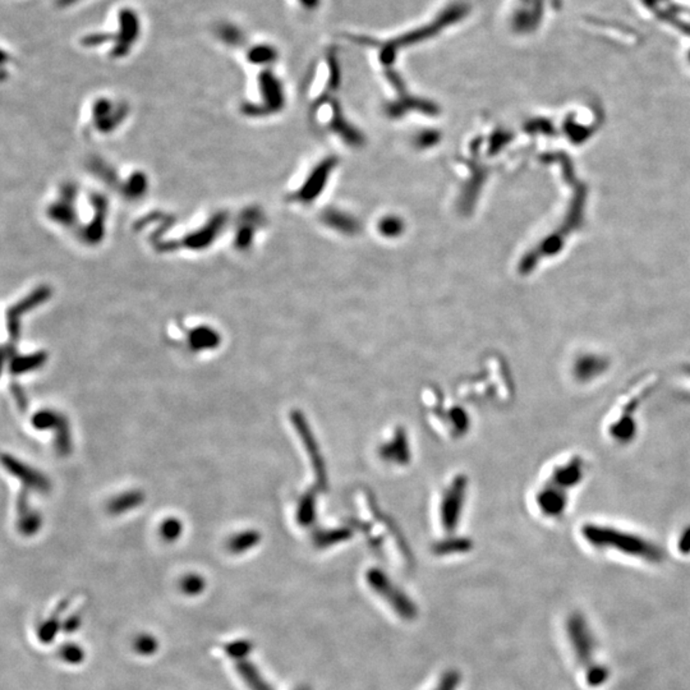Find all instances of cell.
I'll return each instance as SVG.
<instances>
[{"instance_id": "cell-14", "label": "cell", "mask_w": 690, "mask_h": 690, "mask_svg": "<svg viewBox=\"0 0 690 690\" xmlns=\"http://www.w3.org/2000/svg\"><path fill=\"white\" fill-rule=\"evenodd\" d=\"M133 648L137 654H141V656H153V654L157 652V648H159V642L157 639L155 638L154 635L148 634V633H142L140 635H137L134 642H133Z\"/></svg>"}, {"instance_id": "cell-21", "label": "cell", "mask_w": 690, "mask_h": 690, "mask_svg": "<svg viewBox=\"0 0 690 690\" xmlns=\"http://www.w3.org/2000/svg\"><path fill=\"white\" fill-rule=\"evenodd\" d=\"M182 532V524L176 519H168L162 524V536L167 541H176Z\"/></svg>"}, {"instance_id": "cell-3", "label": "cell", "mask_w": 690, "mask_h": 690, "mask_svg": "<svg viewBox=\"0 0 690 690\" xmlns=\"http://www.w3.org/2000/svg\"><path fill=\"white\" fill-rule=\"evenodd\" d=\"M368 582L374 592L381 596L399 617H403L404 620H413L417 617L418 611L416 605L400 589L393 586L383 574L372 572L368 577Z\"/></svg>"}, {"instance_id": "cell-6", "label": "cell", "mask_w": 690, "mask_h": 690, "mask_svg": "<svg viewBox=\"0 0 690 690\" xmlns=\"http://www.w3.org/2000/svg\"><path fill=\"white\" fill-rule=\"evenodd\" d=\"M34 425L37 428H55L57 430V446L59 451L66 454L71 450V441L66 419L52 411H41L34 417Z\"/></svg>"}, {"instance_id": "cell-18", "label": "cell", "mask_w": 690, "mask_h": 690, "mask_svg": "<svg viewBox=\"0 0 690 690\" xmlns=\"http://www.w3.org/2000/svg\"><path fill=\"white\" fill-rule=\"evenodd\" d=\"M224 651L233 661H235L239 659L248 657V654L252 651V645L248 640H235L224 647Z\"/></svg>"}, {"instance_id": "cell-15", "label": "cell", "mask_w": 690, "mask_h": 690, "mask_svg": "<svg viewBox=\"0 0 690 690\" xmlns=\"http://www.w3.org/2000/svg\"><path fill=\"white\" fill-rule=\"evenodd\" d=\"M258 542V535L255 532H244L238 536H234L229 541V550L233 554H241L250 550L252 546Z\"/></svg>"}, {"instance_id": "cell-11", "label": "cell", "mask_w": 690, "mask_h": 690, "mask_svg": "<svg viewBox=\"0 0 690 690\" xmlns=\"http://www.w3.org/2000/svg\"><path fill=\"white\" fill-rule=\"evenodd\" d=\"M276 49L272 48V45L260 44L251 48L247 52V59L252 64L267 66L276 59Z\"/></svg>"}, {"instance_id": "cell-9", "label": "cell", "mask_w": 690, "mask_h": 690, "mask_svg": "<svg viewBox=\"0 0 690 690\" xmlns=\"http://www.w3.org/2000/svg\"><path fill=\"white\" fill-rule=\"evenodd\" d=\"M219 343H220L219 334L207 326L197 328V329L192 330L191 334H190V344L196 351L213 349V348H216Z\"/></svg>"}, {"instance_id": "cell-12", "label": "cell", "mask_w": 690, "mask_h": 690, "mask_svg": "<svg viewBox=\"0 0 690 690\" xmlns=\"http://www.w3.org/2000/svg\"><path fill=\"white\" fill-rule=\"evenodd\" d=\"M66 603L68 601H64L59 606L58 610L55 611L54 617H49L44 624L41 625L38 628V639L40 642L43 643H50L55 638L57 633H58L59 628H60V623H59V614L63 612V610L66 609Z\"/></svg>"}, {"instance_id": "cell-23", "label": "cell", "mask_w": 690, "mask_h": 690, "mask_svg": "<svg viewBox=\"0 0 690 690\" xmlns=\"http://www.w3.org/2000/svg\"><path fill=\"white\" fill-rule=\"evenodd\" d=\"M297 1L306 10H315L321 4V0H297Z\"/></svg>"}, {"instance_id": "cell-13", "label": "cell", "mask_w": 690, "mask_h": 690, "mask_svg": "<svg viewBox=\"0 0 690 690\" xmlns=\"http://www.w3.org/2000/svg\"><path fill=\"white\" fill-rule=\"evenodd\" d=\"M143 501L142 493L139 491L128 492L122 496H119L111 504V510L113 513H123L132 507L140 505Z\"/></svg>"}, {"instance_id": "cell-5", "label": "cell", "mask_w": 690, "mask_h": 690, "mask_svg": "<svg viewBox=\"0 0 690 690\" xmlns=\"http://www.w3.org/2000/svg\"><path fill=\"white\" fill-rule=\"evenodd\" d=\"M587 538L592 544H606L610 542H617L614 547L619 551L624 552H632L634 555H645L651 558H657L656 552L651 546H648L646 542L633 538L632 536L623 535L617 530H611L607 528H597V526H592V528L587 532ZM612 547V549H614Z\"/></svg>"}, {"instance_id": "cell-2", "label": "cell", "mask_w": 690, "mask_h": 690, "mask_svg": "<svg viewBox=\"0 0 690 690\" xmlns=\"http://www.w3.org/2000/svg\"><path fill=\"white\" fill-rule=\"evenodd\" d=\"M127 106L122 101L115 103L106 96L97 97L88 109V118H85V125L91 132L99 136H108L119 129L125 123Z\"/></svg>"}, {"instance_id": "cell-4", "label": "cell", "mask_w": 690, "mask_h": 690, "mask_svg": "<svg viewBox=\"0 0 690 690\" xmlns=\"http://www.w3.org/2000/svg\"><path fill=\"white\" fill-rule=\"evenodd\" d=\"M118 23L119 29L111 38L114 46L111 48V54L113 58H125L140 37L141 23L137 13L129 8H125L119 12Z\"/></svg>"}, {"instance_id": "cell-24", "label": "cell", "mask_w": 690, "mask_h": 690, "mask_svg": "<svg viewBox=\"0 0 690 690\" xmlns=\"http://www.w3.org/2000/svg\"><path fill=\"white\" fill-rule=\"evenodd\" d=\"M78 0H58L59 7H68L69 4H73Z\"/></svg>"}, {"instance_id": "cell-16", "label": "cell", "mask_w": 690, "mask_h": 690, "mask_svg": "<svg viewBox=\"0 0 690 690\" xmlns=\"http://www.w3.org/2000/svg\"><path fill=\"white\" fill-rule=\"evenodd\" d=\"M179 587L182 589V592L187 596H197L204 592L206 582L199 574H187L181 580Z\"/></svg>"}, {"instance_id": "cell-22", "label": "cell", "mask_w": 690, "mask_h": 690, "mask_svg": "<svg viewBox=\"0 0 690 690\" xmlns=\"http://www.w3.org/2000/svg\"><path fill=\"white\" fill-rule=\"evenodd\" d=\"M80 625H81V617H78V615H74V617H71L68 620H66L62 624V628H63V631L66 633H73L78 629Z\"/></svg>"}, {"instance_id": "cell-25", "label": "cell", "mask_w": 690, "mask_h": 690, "mask_svg": "<svg viewBox=\"0 0 690 690\" xmlns=\"http://www.w3.org/2000/svg\"><path fill=\"white\" fill-rule=\"evenodd\" d=\"M301 690H306V689H301Z\"/></svg>"}, {"instance_id": "cell-1", "label": "cell", "mask_w": 690, "mask_h": 690, "mask_svg": "<svg viewBox=\"0 0 690 690\" xmlns=\"http://www.w3.org/2000/svg\"><path fill=\"white\" fill-rule=\"evenodd\" d=\"M468 12H470V8L467 7V4H462V3L451 4L450 7L444 9L440 15H437L432 22L423 24L419 29L408 31L402 36L383 45V49L381 50L382 60L385 63H391L399 48L405 46V45L414 44V43H421V41H425L430 37L437 35L441 31L448 29L449 26L462 21L463 18L468 15Z\"/></svg>"}, {"instance_id": "cell-17", "label": "cell", "mask_w": 690, "mask_h": 690, "mask_svg": "<svg viewBox=\"0 0 690 690\" xmlns=\"http://www.w3.org/2000/svg\"><path fill=\"white\" fill-rule=\"evenodd\" d=\"M59 656L63 661L69 663V665H78V663L83 662L85 651H83V648L74 645V643H66L64 646L60 647Z\"/></svg>"}, {"instance_id": "cell-7", "label": "cell", "mask_w": 690, "mask_h": 690, "mask_svg": "<svg viewBox=\"0 0 690 690\" xmlns=\"http://www.w3.org/2000/svg\"><path fill=\"white\" fill-rule=\"evenodd\" d=\"M3 463L9 472H12L17 477L21 478L24 484H29V487L31 488H36L38 491H44V490L49 488V482L43 474H40V473H37L36 470L17 462L12 456H3Z\"/></svg>"}, {"instance_id": "cell-20", "label": "cell", "mask_w": 690, "mask_h": 690, "mask_svg": "<svg viewBox=\"0 0 690 690\" xmlns=\"http://www.w3.org/2000/svg\"><path fill=\"white\" fill-rule=\"evenodd\" d=\"M219 37H220L224 43H227V44L235 45L239 44L243 38L242 32L237 29V27H234V26H230V24L223 26L219 29Z\"/></svg>"}, {"instance_id": "cell-8", "label": "cell", "mask_w": 690, "mask_h": 690, "mask_svg": "<svg viewBox=\"0 0 690 690\" xmlns=\"http://www.w3.org/2000/svg\"><path fill=\"white\" fill-rule=\"evenodd\" d=\"M235 668L244 684L250 690H274L272 685L265 680L258 668L248 660V657L235 660Z\"/></svg>"}, {"instance_id": "cell-19", "label": "cell", "mask_w": 690, "mask_h": 690, "mask_svg": "<svg viewBox=\"0 0 690 690\" xmlns=\"http://www.w3.org/2000/svg\"><path fill=\"white\" fill-rule=\"evenodd\" d=\"M460 684V675L456 670L446 671L433 690H456Z\"/></svg>"}, {"instance_id": "cell-10", "label": "cell", "mask_w": 690, "mask_h": 690, "mask_svg": "<svg viewBox=\"0 0 690 690\" xmlns=\"http://www.w3.org/2000/svg\"><path fill=\"white\" fill-rule=\"evenodd\" d=\"M46 360L45 353H36L32 355L26 357H18L9 363V369L13 374H21L27 371H32L35 368L40 367L44 365Z\"/></svg>"}]
</instances>
